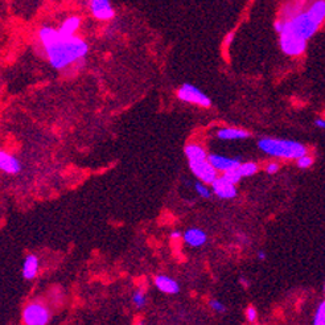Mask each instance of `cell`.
I'll return each mask as SVG.
<instances>
[{
	"label": "cell",
	"instance_id": "obj_14",
	"mask_svg": "<svg viewBox=\"0 0 325 325\" xmlns=\"http://www.w3.org/2000/svg\"><path fill=\"white\" fill-rule=\"evenodd\" d=\"M250 136V132L246 130L236 129V127H225L217 131V138L219 140H243Z\"/></svg>",
	"mask_w": 325,
	"mask_h": 325
},
{
	"label": "cell",
	"instance_id": "obj_8",
	"mask_svg": "<svg viewBox=\"0 0 325 325\" xmlns=\"http://www.w3.org/2000/svg\"><path fill=\"white\" fill-rule=\"evenodd\" d=\"M212 191L216 196L221 198V200H233L237 196V188L236 184H232L230 181H227L226 178L221 176L212 185Z\"/></svg>",
	"mask_w": 325,
	"mask_h": 325
},
{
	"label": "cell",
	"instance_id": "obj_15",
	"mask_svg": "<svg viewBox=\"0 0 325 325\" xmlns=\"http://www.w3.org/2000/svg\"><path fill=\"white\" fill-rule=\"evenodd\" d=\"M81 27V19L78 16H70L64 20L61 27L58 28V33L63 37H73L74 33Z\"/></svg>",
	"mask_w": 325,
	"mask_h": 325
},
{
	"label": "cell",
	"instance_id": "obj_3",
	"mask_svg": "<svg viewBox=\"0 0 325 325\" xmlns=\"http://www.w3.org/2000/svg\"><path fill=\"white\" fill-rule=\"evenodd\" d=\"M258 148L271 157L287 160H298L299 157L308 153V148L304 144L288 139L262 138L258 140Z\"/></svg>",
	"mask_w": 325,
	"mask_h": 325
},
{
	"label": "cell",
	"instance_id": "obj_32",
	"mask_svg": "<svg viewBox=\"0 0 325 325\" xmlns=\"http://www.w3.org/2000/svg\"><path fill=\"white\" fill-rule=\"evenodd\" d=\"M138 325H144V321L140 320V321H139V323H138Z\"/></svg>",
	"mask_w": 325,
	"mask_h": 325
},
{
	"label": "cell",
	"instance_id": "obj_28",
	"mask_svg": "<svg viewBox=\"0 0 325 325\" xmlns=\"http://www.w3.org/2000/svg\"><path fill=\"white\" fill-rule=\"evenodd\" d=\"M170 237H171V239H173V240L181 239V238H183V233L180 232V230H173V232H171Z\"/></svg>",
	"mask_w": 325,
	"mask_h": 325
},
{
	"label": "cell",
	"instance_id": "obj_9",
	"mask_svg": "<svg viewBox=\"0 0 325 325\" xmlns=\"http://www.w3.org/2000/svg\"><path fill=\"white\" fill-rule=\"evenodd\" d=\"M208 160L218 172H227V171L234 170L242 163L238 157H227V156L218 155V153H210L208 156Z\"/></svg>",
	"mask_w": 325,
	"mask_h": 325
},
{
	"label": "cell",
	"instance_id": "obj_4",
	"mask_svg": "<svg viewBox=\"0 0 325 325\" xmlns=\"http://www.w3.org/2000/svg\"><path fill=\"white\" fill-rule=\"evenodd\" d=\"M177 98L181 102L197 105V106L205 107V108L212 106V101L209 97L205 93H202L197 86L192 85V84H183L178 87Z\"/></svg>",
	"mask_w": 325,
	"mask_h": 325
},
{
	"label": "cell",
	"instance_id": "obj_33",
	"mask_svg": "<svg viewBox=\"0 0 325 325\" xmlns=\"http://www.w3.org/2000/svg\"><path fill=\"white\" fill-rule=\"evenodd\" d=\"M324 292H325V283H324Z\"/></svg>",
	"mask_w": 325,
	"mask_h": 325
},
{
	"label": "cell",
	"instance_id": "obj_29",
	"mask_svg": "<svg viewBox=\"0 0 325 325\" xmlns=\"http://www.w3.org/2000/svg\"><path fill=\"white\" fill-rule=\"evenodd\" d=\"M315 126H316L317 129L325 130V119H323V118H317V119L315 120Z\"/></svg>",
	"mask_w": 325,
	"mask_h": 325
},
{
	"label": "cell",
	"instance_id": "obj_7",
	"mask_svg": "<svg viewBox=\"0 0 325 325\" xmlns=\"http://www.w3.org/2000/svg\"><path fill=\"white\" fill-rule=\"evenodd\" d=\"M90 11L97 20L107 22L115 16L110 0H90Z\"/></svg>",
	"mask_w": 325,
	"mask_h": 325
},
{
	"label": "cell",
	"instance_id": "obj_11",
	"mask_svg": "<svg viewBox=\"0 0 325 325\" xmlns=\"http://www.w3.org/2000/svg\"><path fill=\"white\" fill-rule=\"evenodd\" d=\"M0 170L8 174H16L22 171V164L18 160V157H15L8 152L1 151L0 152Z\"/></svg>",
	"mask_w": 325,
	"mask_h": 325
},
{
	"label": "cell",
	"instance_id": "obj_21",
	"mask_svg": "<svg viewBox=\"0 0 325 325\" xmlns=\"http://www.w3.org/2000/svg\"><path fill=\"white\" fill-rule=\"evenodd\" d=\"M146 303H147V298H146V294L143 292L142 290H136L132 294V304L138 309H142V308L146 307Z\"/></svg>",
	"mask_w": 325,
	"mask_h": 325
},
{
	"label": "cell",
	"instance_id": "obj_20",
	"mask_svg": "<svg viewBox=\"0 0 325 325\" xmlns=\"http://www.w3.org/2000/svg\"><path fill=\"white\" fill-rule=\"evenodd\" d=\"M313 325H325V299L319 304V307L315 312Z\"/></svg>",
	"mask_w": 325,
	"mask_h": 325
},
{
	"label": "cell",
	"instance_id": "obj_6",
	"mask_svg": "<svg viewBox=\"0 0 325 325\" xmlns=\"http://www.w3.org/2000/svg\"><path fill=\"white\" fill-rule=\"evenodd\" d=\"M188 164H189L192 173L195 174V176L198 178V181H201V183L212 185V184L218 178V174H217L218 171L210 164L208 159L188 161Z\"/></svg>",
	"mask_w": 325,
	"mask_h": 325
},
{
	"label": "cell",
	"instance_id": "obj_31",
	"mask_svg": "<svg viewBox=\"0 0 325 325\" xmlns=\"http://www.w3.org/2000/svg\"><path fill=\"white\" fill-rule=\"evenodd\" d=\"M240 283L245 285V287H249V285H250L249 279H246V278H240Z\"/></svg>",
	"mask_w": 325,
	"mask_h": 325
},
{
	"label": "cell",
	"instance_id": "obj_2",
	"mask_svg": "<svg viewBox=\"0 0 325 325\" xmlns=\"http://www.w3.org/2000/svg\"><path fill=\"white\" fill-rule=\"evenodd\" d=\"M320 22L308 9H304L291 19H284V28L279 33V44L283 53L299 57L307 49V43L320 28Z\"/></svg>",
	"mask_w": 325,
	"mask_h": 325
},
{
	"label": "cell",
	"instance_id": "obj_24",
	"mask_svg": "<svg viewBox=\"0 0 325 325\" xmlns=\"http://www.w3.org/2000/svg\"><path fill=\"white\" fill-rule=\"evenodd\" d=\"M209 307L210 309L216 313H222V312L226 311V307L222 302H219L217 299H210L209 300Z\"/></svg>",
	"mask_w": 325,
	"mask_h": 325
},
{
	"label": "cell",
	"instance_id": "obj_10",
	"mask_svg": "<svg viewBox=\"0 0 325 325\" xmlns=\"http://www.w3.org/2000/svg\"><path fill=\"white\" fill-rule=\"evenodd\" d=\"M184 242L191 247H201L206 243L208 236L204 230H201L198 227H191L187 232L184 233Z\"/></svg>",
	"mask_w": 325,
	"mask_h": 325
},
{
	"label": "cell",
	"instance_id": "obj_12",
	"mask_svg": "<svg viewBox=\"0 0 325 325\" xmlns=\"http://www.w3.org/2000/svg\"><path fill=\"white\" fill-rule=\"evenodd\" d=\"M155 285L156 288L161 292L168 295H176L180 291V285L173 278L168 275H157L155 278Z\"/></svg>",
	"mask_w": 325,
	"mask_h": 325
},
{
	"label": "cell",
	"instance_id": "obj_19",
	"mask_svg": "<svg viewBox=\"0 0 325 325\" xmlns=\"http://www.w3.org/2000/svg\"><path fill=\"white\" fill-rule=\"evenodd\" d=\"M195 191H196V193L201 198H210L212 195H213V191H210L208 184L201 183V181L195 183Z\"/></svg>",
	"mask_w": 325,
	"mask_h": 325
},
{
	"label": "cell",
	"instance_id": "obj_16",
	"mask_svg": "<svg viewBox=\"0 0 325 325\" xmlns=\"http://www.w3.org/2000/svg\"><path fill=\"white\" fill-rule=\"evenodd\" d=\"M184 153L187 156L188 161L192 160H201V159H208V152L205 151V148L196 144V143H192L188 144L187 147L184 148Z\"/></svg>",
	"mask_w": 325,
	"mask_h": 325
},
{
	"label": "cell",
	"instance_id": "obj_1",
	"mask_svg": "<svg viewBox=\"0 0 325 325\" xmlns=\"http://www.w3.org/2000/svg\"><path fill=\"white\" fill-rule=\"evenodd\" d=\"M39 41L52 67L57 70L81 63L89 52V45L80 37H63L58 29L44 27L39 31Z\"/></svg>",
	"mask_w": 325,
	"mask_h": 325
},
{
	"label": "cell",
	"instance_id": "obj_26",
	"mask_svg": "<svg viewBox=\"0 0 325 325\" xmlns=\"http://www.w3.org/2000/svg\"><path fill=\"white\" fill-rule=\"evenodd\" d=\"M278 171H279V164H278V163H275V161H272V163H268V164L266 165V172H267L268 174L276 173Z\"/></svg>",
	"mask_w": 325,
	"mask_h": 325
},
{
	"label": "cell",
	"instance_id": "obj_5",
	"mask_svg": "<svg viewBox=\"0 0 325 325\" xmlns=\"http://www.w3.org/2000/svg\"><path fill=\"white\" fill-rule=\"evenodd\" d=\"M50 320V312L44 304L29 303L22 309V323L25 325H46Z\"/></svg>",
	"mask_w": 325,
	"mask_h": 325
},
{
	"label": "cell",
	"instance_id": "obj_22",
	"mask_svg": "<svg viewBox=\"0 0 325 325\" xmlns=\"http://www.w3.org/2000/svg\"><path fill=\"white\" fill-rule=\"evenodd\" d=\"M223 177L226 178L227 181H230V183L232 184H238L240 181V180H242V176H240V173H239V171H238V167H237V168H234V170H230V171H227V172H225V173L222 174Z\"/></svg>",
	"mask_w": 325,
	"mask_h": 325
},
{
	"label": "cell",
	"instance_id": "obj_18",
	"mask_svg": "<svg viewBox=\"0 0 325 325\" xmlns=\"http://www.w3.org/2000/svg\"><path fill=\"white\" fill-rule=\"evenodd\" d=\"M259 167L257 163H253V161H247V163H240L238 165V171L242 177H250V176H254L257 172H258Z\"/></svg>",
	"mask_w": 325,
	"mask_h": 325
},
{
	"label": "cell",
	"instance_id": "obj_17",
	"mask_svg": "<svg viewBox=\"0 0 325 325\" xmlns=\"http://www.w3.org/2000/svg\"><path fill=\"white\" fill-rule=\"evenodd\" d=\"M308 12L316 19L317 22L323 24L325 20V0H315L309 7H308Z\"/></svg>",
	"mask_w": 325,
	"mask_h": 325
},
{
	"label": "cell",
	"instance_id": "obj_23",
	"mask_svg": "<svg viewBox=\"0 0 325 325\" xmlns=\"http://www.w3.org/2000/svg\"><path fill=\"white\" fill-rule=\"evenodd\" d=\"M296 164H298L299 168H302V170H307L309 168L312 164H313V157L307 155H303L302 157H299L298 160H296Z\"/></svg>",
	"mask_w": 325,
	"mask_h": 325
},
{
	"label": "cell",
	"instance_id": "obj_13",
	"mask_svg": "<svg viewBox=\"0 0 325 325\" xmlns=\"http://www.w3.org/2000/svg\"><path fill=\"white\" fill-rule=\"evenodd\" d=\"M39 258L35 254H28L22 263V278L27 281L35 279L39 274Z\"/></svg>",
	"mask_w": 325,
	"mask_h": 325
},
{
	"label": "cell",
	"instance_id": "obj_27",
	"mask_svg": "<svg viewBox=\"0 0 325 325\" xmlns=\"http://www.w3.org/2000/svg\"><path fill=\"white\" fill-rule=\"evenodd\" d=\"M234 37H236L234 32H229V33L226 35V37H225V40H223V43H225V46H229V45L232 44L233 40H234Z\"/></svg>",
	"mask_w": 325,
	"mask_h": 325
},
{
	"label": "cell",
	"instance_id": "obj_25",
	"mask_svg": "<svg viewBox=\"0 0 325 325\" xmlns=\"http://www.w3.org/2000/svg\"><path fill=\"white\" fill-rule=\"evenodd\" d=\"M246 319H247V321H250V323H255V321H257V319H258V311L255 309V307H253V305L247 307V309H246Z\"/></svg>",
	"mask_w": 325,
	"mask_h": 325
},
{
	"label": "cell",
	"instance_id": "obj_30",
	"mask_svg": "<svg viewBox=\"0 0 325 325\" xmlns=\"http://www.w3.org/2000/svg\"><path fill=\"white\" fill-rule=\"evenodd\" d=\"M257 257H258L259 260H264V259L267 258V254H266L264 251H262V250H260V251H258V254H257Z\"/></svg>",
	"mask_w": 325,
	"mask_h": 325
}]
</instances>
